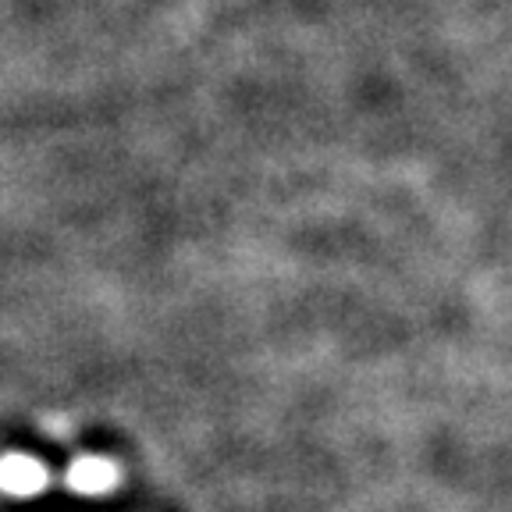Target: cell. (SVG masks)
Segmentation results:
<instances>
[{
	"label": "cell",
	"instance_id": "cell-1",
	"mask_svg": "<svg viewBox=\"0 0 512 512\" xmlns=\"http://www.w3.org/2000/svg\"><path fill=\"white\" fill-rule=\"evenodd\" d=\"M118 480H121L118 463H111V459H104V456H82L64 473V484H68L75 495H86V498L111 495V491L118 488Z\"/></svg>",
	"mask_w": 512,
	"mask_h": 512
},
{
	"label": "cell",
	"instance_id": "cell-2",
	"mask_svg": "<svg viewBox=\"0 0 512 512\" xmlns=\"http://www.w3.org/2000/svg\"><path fill=\"white\" fill-rule=\"evenodd\" d=\"M47 484H50V473L40 459L25 456V452H8V459H4V491L11 498L40 495Z\"/></svg>",
	"mask_w": 512,
	"mask_h": 512
}]
</instances>
